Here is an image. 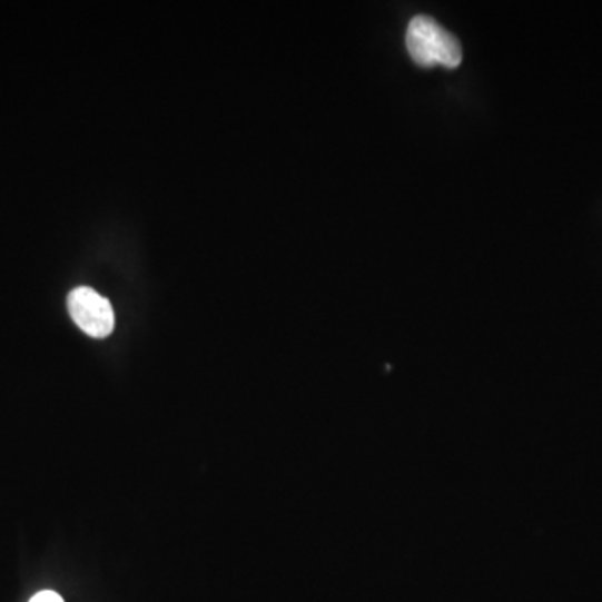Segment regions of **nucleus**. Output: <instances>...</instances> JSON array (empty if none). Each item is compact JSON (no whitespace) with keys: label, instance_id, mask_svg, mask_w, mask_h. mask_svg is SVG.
<instances>
[{"label":"nucleus","instance_id":"obj_1","mask_svg":"<svg viewBox=\"0 0 602 602\" xmlns=\"http://www.w3.org/2000/svg\"><path fill=\"white\" fill-rule=\"evenodd\" d=\"M408 55L415 65L422 68H458L462 62V46L458 39L445 31L435 19L417 16L412 19L407 29Z\"/></svg>","mask_w":602,"mask_h":602},{"label":"nucleus","instance_id":"obj_2","mask_svg":"<svg viewBox=\"0 0 602 602\" xmlns=\"http://www.w3.org/2000/svg\"><path fill=\"white\" fill-rule=\"evenodd\" d=\"M75 324L92 338H106L115 330V310L105 296L88 286L72 289L68 298Z\"/></svg>","mask_w":602,"mask_h":602},{"label":"nucleus","instance_id":"obj_3","mask_svg":"<svg viewBox=\"0 0 602 602\" xmlns=\"http://www.w3.org/2000/svg\"><path fill=\"white\" fill-rule=\"evenodd\" d=\"M29 602H65V599L55 591H41Z\"/></svg>","mask_w":602,"mask_h":602}]
</instances>
